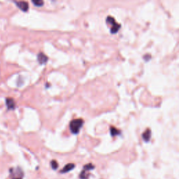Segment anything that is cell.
<instances>
[{"instance_id": "6da1fadb", "label": "cell", "mask_w": 179, "mask_h": 179, "mask_svg": "<svg viewBox=\"0 0 179 179\" xmlns=\"http://www.w3.org/2000/svg\"><path fill=\"white\" fill-rule=\"evenodd\" d=\"M83 125V120L82 119L78 118V119L73 120H71L69 125L70 130L73 134H77L79 132L81 128L82 127Z\"/></svg>"}, {"instance_id": "7a4b0ae2", "label": "cell", "mask_w": 179, "mask_h": 179, "mask_svg": "<svg viewBox=\"0 0 179 179\" xmlns=\"http://www.w3.org/2000/svg\"><path fill=\"white\" fill-rule=\"evenodd\" d=\"M11 179H23V172L20 168H13L10 170Z\"/></svg>"}, {"instance_id": "3957f363", "label": "cell", "mask_w": 179, "mask_h": 179, "mask_svg": "<svg viewBox=\"0 0 179 179\" xmlns=\"http://www.w3.org/2000/svg\"><path fill=\"white\" fill-rule=\"evenodd\" d=\"M17 6L24 12H26L29 9V4L27 1H15Z\"/></svg>"}, {"instance_id": "277c9868", "label": "cell", "mask_w": 179, "mask_h": 179, "mask_svg": "<svg viewBox=\"0 0 179 179\" xmlns=\"http://www.w3.org/2000/svg\"><path fill=\"white\" fill-rule=\"evenodd\" d=\"M48 60V57L45 55L43 52H39L37 55V60L39 63L41 64H44L47 62V61Z\"/></svg>"}, {"instance_id": "5b68a950", "label": "cell", "mask_w": 179, "mask_h": 179, "mask_svg": "<svg viewBox=\"0 0 179 179\" xmlns=\"http://www.w3.org/2000/svg\"><path fill=\"white\" fill-rule=\"evenodd\" d=\"M6 104L7 106L8 109L9 110H12V109H14L15 107V101L13 99H12L11 97H8L6 99Z\"/></svg>"}, {"instance_id": "8992f818", "label": "cell", "mask_w": 179, "mask_h": 179, "mask_svg": "<svg viewBox=\"0 0 179 179\" xmlns=\"http://www.w3.org/2000/svg\"><path fill=\"white\" fill-rule=\"evenodd\" d=\"M151 136V131L149 129H147L143 133L142 137L143 138V140L146 142H148L150 141V138Z\"/></svg>"}, {"instance_id": "52a82bcc", "label": "cell", "mask_w": 179, "mask_h": 179, "mask_svg": "<svg viewBox=\"0 0 179 179\" xmlns=\"http://www.w3.org/2000/svg\"><path fill=\"white\" fill-rule=\"evenodd\" d=\"M75 167L74 164H72V163H69V164H67V165L64 166V167L61 170V173H67V172H70L71 170H72Z\"/></svg>"}, {"instance_id": "ba28073f", "label": "cell", "mask_w": 179, "mask_h": 179, "mask_svg": "<svg viewBox=\"0 0 179 179\" xmlns=\"http://www.w3.org/2000/svg\"><path fill=\"white\" fill-rule=\"evenodd\" d=\"M120 25L116 22L114 25H113L111 28V33L112 34H116V32H118V31L120 30Z\"/></svg>"}, {"instance_id": "9c48e42d", "label": "cell", "mask_w": 179, "mask_h": 179, "mask_svg": "<svg viewBox=\"0 0 179 179\" xmlns=\"http://www.w3.org/2000/svg\"><path fill=\"white\" fill-rule=\"evenodd\" d=\"M110 132H111V135L112 136H115L116 135H119L120 134V131L117 130L116 128L114 127H111L110 129Z\"/></svg>"}, {"instance_id": "30bf717a", "label": "cell", "mask_w": 179, "mask_h": 179, "mask_svg": "<svg viewBox=\"0 0 179 179\" xmlns=\"http://www.w3.org/2000/svg\"><path fill=\"white\" fill-rule=\"evenodd\" d=\"M106 21L107 23H108V24H111L112 26H113V25H115V24L116 23L115 19L113 18V17H111V16H108V17H107V18H106Z\"/></svg>"}, {"instance_id": "8fae6325", "label": "cell", "mask_w": 179, "mask_h": 179, "mask_svg": "<svg viewBox=\"0 0 179 179\" xmlns=\"http://www.w3.org/2000/svg\"><path fill=\"white\" fill-rule=\"evenodd\" d=\"M88 174H87V171L86 170H83L82 172L81 173V174H80V179H88Z\"/></svg>"}, {"instance_id": "7c38bea8", "label": "cell", "mask_w": 179, "mask_h": 179, "mask_svg": "<svg viewBox=\"0 0 179 179\" xmlns=\"http://www.w3.org/2000/svg\"><path fill=\"white\" fill-rule=\"evenodd\" d=\"M94 168V166L92 164H88L83 167V169L88 172V171H90V170L93 169Z\"/></svg>"}, {"instance_id": "4fadbf2b", "label": "cell", "mask_w": 179, "mask_h": 179, "mask_svg": "<svg viewBox=\"0 0 179 179\" xmlns=\"http://www.w3.org/2000/svg\"><path fill=\"white\" fill-rule=\"evenodd\" d=\"M32 3H33L36 6H42L44 5V1H41V0H33L32 1Z\"/></svg>"}, {"instance_id": "5bb4252c", "label": "cell", "mask_w": 179, "mask_h": 179, "mask_svg": "<svg viewBox=\"0 0 179 179\" xmlns=\"http://www.w3.org/2000/svg\"><path fill=\"white\" fill-rule=\"evenodd\" d=\"M51 167H52V169H57L58 168V163L57 162V161H51Z\"/></svg>"}]
</instances>
